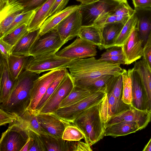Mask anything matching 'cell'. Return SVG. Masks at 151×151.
<instances>
[{"instance_id": "36", "label": "cell", "mask_w": 151, "mask_h": 151, "mask_svg": "<svg viewBox=\"0 0 151 151\" xmlns=\"http://www.w3.org/2000/svg\"><path fill=\"white\" fill-rule=\"evenodd\" d=\"M28 32L27 25L24 24L0 39L13 47Z\"/></svg>"}, {"instance_id": "9", "label": "cell", "mask_w": 151, "mask_h": 151, "mask_svg": "<svg viewBox=\"0 0 151 151\" xmlns=\"http://www.w3.org/2000/svg\"><path fill=\"white\" fill-rule=\"evenodd\" d=\"M71 60L61 57L56 53L44 56H32L26 70L37 73L66 68Z\"/></svg>"}, {"instance_id": "29", "label": "cell", "mask_w": 151, "mask_h": 151, "mask_svg": "<svg viewBox=\"0 0 151 151\" xmlns=\"http://www.w3.org/2000/svg\"><path fill=\"white\" fill-rule=\"evenodd\" d=\"M78 37L95 44L99 49H104L101 29L94 24L82 25Z\"/></svg>"}, {"instance_id": "38", "label": "cell", "mask_w": 151, "mask_h": 151, "mask_svg": "<svg viewBox=\"0 0 151 151\" xmlns=\"http://www.w3.org/2000/svg\"><path fill=\"white\" fill-rule=\"evenodd\" d=\"M63 139L70 141H79L84 138L82 132L75 125L71 124L65 128L63 134Z\"/></svg>"}, {"instance_id": "23", "label": "cell", "mask_w": 151, "mask_h": 151, "mask_svg": "<svg viewBox=\"0 0 151 151\" xmlns=\"http://www.w3.org/2000/svg\"><path fill=\"white\" fill-rule=\"evenodd\" d=\"M140 130V127L135 122H121L106 127L104 136L116 137L126 135Z\"/></svg>"}, {"instance_id": "6", "label": "cell", "mask_w": 151, "mask_h": 151, "mask_svg": "<svg viewBox=\"0 0 151 151\" xmlns=\"http://www.w3.org/2000/svg\"><path fill=\"white\" fill-rule=\"evenodd\" d=\"M65 44L55 28L40 35L31 48L29 56L37 57L55 54Z\"/></svg>"}, {"instance_id": "10", "label": "cell", "mask_w": 151, "mask_h": 151, "mask_svg": "<svg viewBox=\"0 0 151 151\" xmlns=\"http://www.w3.org/2000/svg\"><path fill=\"white\" fill-rule=\"evenodd\" d=\"M66 68L51 70L40 76L34 81L31 91L30 103L27 110L34 112L49 86Z\"/></svg>"}, {"instance_id": "46", "label": "cell", "mask_w": 151, "mask_h": 151, "mask_svg": "<svg viewBox=\"0 0 151 151\" xmlns=\"http://www.w3.org/2000/svg\"><path fill=\"white\" fill-rule=\"evenodd\" d=\"M13 47L0 39V50L1 55L6 60L12 54Z\"/></svg>"}, {"instance_id": "53", "label": "cell", "mask_w": 151, "mask_h": 151, "mask_svg": "<svg viewBox=\"0 0 151 151\" xmlns=\"http://www.w3.org/2000/svg\"><path fill=\"white\" fill-rule=\"evenodd\" d=\"M77 1L80 2L82 4H90L95 0H76Z\"/></svg>"}, {"instance_id": "52", "label": "cell", "mask_w": 151, "mask_h": 151, "mask_svg": "<svg viewBox=\"0 0 151 151\" xmlns=\"http://www.w3.org/2000/svg\"><path fill=\"white\" fill-rule=\"evenodd\" d=\"M143 151H151V137L147 144L144 147Z\"/></svg>"}, {"instance_id": "30", "label": "cell", "mask_w": 151, "mask_h": 151, "mask_svg": "<svg viewBox=\"0 0 151 151\" xmlns=\"http://www.w3.org/2000/svg\"><path fill=\"white\" fill-rule=\"evenodd\" d=\"M17 117L28 130L32 131L39 135L43 134L35 113L27 109L22 114Z\"/></svg>"}, {"instance_id": "51", "label": "cell", "mask_w": 151, "mask_h": 151, "mask_svg": "<svg viewBox=\"0 0 151 151\" xmlns=\"http://www.w3.org/2000/svg\"><path fill=\"white\" fill-rule=\"evenodd\" d=\"M30 142V138L29 137L27 142L22 148L20 151H29Z\"/></svg>"}, {"instance_id": "2", "label": "cell", "mask_w": 151, "mask_h": 151, "mask_svg": "<svg viewBox=\"0 0 151 151\" xmlns=\"http://www.w3.org/2000/svg\"><path fill=\"white\" fill-rule=\"evenodd\" d=\"M39 74L26 70L16 79L8 97L0 104V108L17 116L22 114L31 101V91Z\"/></svg>"}, {"instance_id": "33", "label": "cell", "mask_w": 151, "mask_h": 151, "mask_svg": "<svg viewBox=\"0 0 151 151\" xmlns=\"http://www.w3.org/2000/svg\"><path fill=\"white\" fill-rule=\"evenodd\" d=\"M113 76L110 75L102 76L79 87L86 89L92 93L102 91L107 93V84Z\"/></svg>"}, {"instance_id": "5", "label": "cell", "mask_w": 151, "mask_h": 151, "mask_svg": "<svg viewBox=\"0 0 151 151\" xmlns=\"http://www.w3.org/2000/svg\"><path fill=\"white\" fill-rule=\"evenodd\" d=\"M106 93L99 91L70 106L59 108L53 112L59 117L69 124H73L76 119L82 112L101 102Z\"/></svg>"}, {"instance_id": "35", "label": "cell", "mask_w": 151, "mask_h": 151, "mask_svg": "<svg viewBox=\"0 0 151 151\" xmlns=\"http://www.w3.org/2000/svg\"><path fill=\"white\" fill-rule=\"evenodd\" d=\"M35 10L23 12L18 15L5 30L0 38L11 33L23 24L27 25L34 15Z\"/></svg>"}, {"instance_id": "13", "label": "cell", "mask_w": 151, "mask_h": 151, "mask_svg": "<svg viewBox=\"0 0 151 151\" xmlns=\"http://www.w3.org/2000/svg\"><path fill=\"white\" fill-rule=\"evenodd\" d=\"M82 25V15L79 7L65 18L55 28L61 40L65 43L78 36Z\"/></svg>"}, {"instance_id": "1", "label": "cell", "mask_w": 151, "mask_h": 151, "mask_svg": "<svg viewBox=\"0 0 151 151\" xmlns=\"http://www.w3.org/2000/svg\"><path fill=\"white\" fill-rule=\"evenodd\" d=\"M120 65L93 57L72 60L66 68L69 70L74 86L80 87L104 75L122 74L124 69Z\"/></svg>"}, {"instance_id": "50", "label": "cell", "mask_w": 151, "mask_h": 151, "mask_svg": "<svg viewBox=\"0 0 151 151\" xmlns=\"http://www.w3.org/2000/svg\"><path fill=\"white\" fill-rule=\"evenodd\" d=\"M91 146L87 143L76 141L74 145L73 151H92Z\"/></svg>"}, {"instance_id": "3", "label": "cell", "mask_w": 151, "mask_h": 151, "mask_svg": "<svg viewBox=\"0 0 151 151\" xmlns=\"http://www.w3.org/2000/svg\"><path fill=\"white\" fill-rule=\"evenodd\" d=\"M101 102L81 113L73 124L82 132L85 142L91 146L104 136L105 123L100 114Z\"/></svg>"}, {"instance_id": "54", "label": "cell", "mask_w": 151, "mask_h": 151, "mask_svg": "<svg viewBox=\"0 0 151 151\" xmlns=\"http://www.w3.org/2000/svg\"><path fill=\"white\" fill-rule=\"evenodd\" d=\"M116 1H117L119 2H122L127 1V0H114Z\"/></svg>"}, {"instance_id": "4", "label": "cell", "mask_w": 151, "mask_h": 151, "mask_svg": "<svg viewBox=\"0 0 151 151\" xmlns=\"http://www.w3.org/2000/svg\"><path fill=\"white\" fill-rule=\"evenodd\" d=\"M28 130L17 119L2 134L0 151H20L29 138Z\"/></svg>"}, {"instance_id": "27", "label": "cell", "mask_w": 151, "mask_h": 151, "mask_svg": "<svg viewBox=\"0 0 151 151\" xmlns=\"http://www.w3.org/2000/svg\"><path fill=\"white\" fill-rule=\"evenodd\" d=\"M32 57L30 56L11 55L7 60L9 70L14 80H16L25 70Z\"/></svg>"}, {"instance_id": "39", "label": "cell", "mask_w": 151, "mask_h": 151, "mask_svg": "<svg viewBox=\"0 0 151 151\" xmlns=\"http://www.w3.org/2000/svg\"><path fill=\"white\" fill-rule=\"evenodd\" d=\"M28 133L30 138L29 151H46L40 135L31 130L28 131Z\"/></svg>"}, {"instance_id": "25", "label": "cell", "mask_w": 151, "mask_h": 151, "mask_svg": "<svg viewBox=\"0 0 151 151\" xmlns=\"http://www.w3.org/2000/svg\"><path fill=\"white\" fill-rule=\"evenodd\" d=\"M124 25L121 23L115 22L106 24L101 29L104 49L114 46L115 40Z\"/></svg>"}, {"instance_id": "34", "label": "cell", "mask_w": 151, "mask_h": 151, "mask_svg": "<svg viewBox=\"0 0 151 151\" xmlns=\"http://www.w3.org/2000/svg\"><path fill=\"white\" fill-rule=\"evenodd\" d=\"M122 75L123 83L122 100L125 104L132 106L131 69L128 70L124 69Z\"/></svg>"}, {"instance_id": "40", "label": "cell", "mask_w": 151, "mask_h": 151, "mask_svg": "<svg viewBox=\"0 0 151 151\" xmlns=\"http://www.w3.org/2000/svg\"><path fill=\"white\" fill-rule=\"evenodd\" d=\"M135 12L127 1L120 2L115 7L113 14L116 17L122 16L130 18Z\"/></svg>"}, {"instance_id": "41", "label": "cell", "mask_w": 151, "mask_h": 151, "mask_svg": "<svg viewBox=\"0 0 151 151\" xmlns=\"http://www.w3.org/2000/svg\"><path fill=\"white\" fill-rule=\"evenodd\" d=\"M48 0H18L24 7L23 12L35 10Z\"/></svg>"}, {"instance_id": "7", "label": "cell", "mask_w": 151, "mask_h": 151, "mask_svg": "<svg viewBox=\"0 0 151 151\" xmlns=\"http://www.w3.org/2000/svg\"><path fill=\"white\" fill-rule=\"evenodd\" d=\"M121 2L114 0H95L87 4L79 5L82 17V25L93 24L101 14L113 12L116 6Z\"/></svg>"}, {"instance_id": "22", "label": "cell", "mask_w": 151, "mask_h": 151, "mask_svg": "<svg viewBox=\"0 0 151 151\" xmlns=\"http://www.w3.org/2000/svg\"><path fill=\"white\" fill-rule=\"evenodd\" d=\"M40 137L46 151H73L76 141L65 140L48 134H40Z\"/></svg>"}, {"instance_id": "14", "label": "cell", "mask_w": 151, "mask_h": 151, "mask_svg": "<svg viewBox=\"0 0 151 151\" xmlns=\"http://www.w3.org/2000/svg\"><path fill=\"white\" fill-rule=\"evenodd\" d=\"M43 132L57 138H62L65 128L69 124L59 117L54 112L35 114Z\"/></svg>"}, {"instance_id": "44", "label": "cell", "mask_w": 151, "mask_h": 151, "mask_svg": "<svg viewBox=\"0 0 151 151\" xmlns=\"http://www.w3.org/2000/svg\"><path fill=\"white\" fill-rule=\"evenodd\" d=\"M17 116L6 111L2 109H0V126H1L10 124L16 120Z\"/></svg>"}, {"instance_id": "45", "label": "cell", "mask_w": 151, "mask_h": 151, "mask_svg": "<svg viewBox=\"0 0 151 151\" xmlns=\"http://www.w3.org/2000/svg\"><path fill=\"white\" fill-rule=\"evenodd\" d=\"M69 0H55L50 12L49 17L55 14L64 9Z\"/></svg>"}, {"instance_id": "21", "label": "cell", "mask_w": 151, "mask_h": 151, "mask_svg": "<svg viewBox=\"0 0 151 151\" xmlns=\"http://www.w3.org/2000/svg\"><path fill=\"white\" fill-rule=\"evenodd\" d=\"M79 5L68 6L62 11L48 17L39 29L40 35L52 30L65 18L79 7Z\"/></svg>"}, {"instance_id": "26", "label": "cell", "mask_w": 151, "mask_h": 151, "mask_svg": "<svg viewBox=\"0 0 151 151\" xmlns=\"http://www.w3.org/2000/svg\"><path fill=\"white\" fill-rule=\"evenodd\" d=\"M55 0H48L35 11L27 25L29 32L37 30L49 17V14Z\"/></svg>"}, {"instance_id": "37", "label": "cell", "mask_w": 151, "mask_h": 151, "mask_svg": "<svg viewBox=\"0 0 151 151\" xmlns=\"http://www.w3.org/2000/svg\"><path fill=\"white\" fill-rule=\"evenodd\" d=\"M68 72L67 68L49 86L46 92L37 105L35 110L34 112L35 114L38 112L41 109L48 99L53 93L60 83L65 76Z\"/></svg>"}, {"instance_id": "19", "label": "cell", "mask_w": 151, "mask_h": 151, "mask_svg": "<svg viewBox=\"0 0 151 151\" xmlns=\"http://www.w3.org/2000/svg\"><path fill=\"white\" fill-rule=\"evenodd\" d=\"M0 101L3 103L9 96L15 83L9 70L7 60L0 55Z\"/></svg>"}, {"instance_id": "43", "label": "cell", "mask_w": 151, "mask_h": 151, "mask_svg": "<svg viewBox=\"0 0 151 151\" xmlns=\"http://www.w3.org/2000/svg\"><path fill=\"white\" fill-rule=\"evenodd\" d=\"M142 57L151 71V32L144 45Z\"/></svg>"}, {"instance_id": "47", "label": "cell", "mask_w": 151, "mask_h": 151, "mask_svg": "<svg viewBox=\"0 0 151 151\" xmlns=\"http://www.w3.org/2000/svg\"><path fill=\"white\" fill-rule=\"evenodd\" d=\"M107 50L101 55L100 58H103L111 56L123 54L122 46H114Z\"/></svg>"}, {"instance_id": "55", "label": "cell", "mask_w": 151, "mask_h": 151, "mask_svg": "<svg viewBox=\"0 0 151 151\" xmlns=\"http://www.w3.org/2000/svg\"></svg>"}, {"instance_id": "8", "label": "cell", "mask_w": 151, "mask_h": 151, "mask_svg": "<svg viewBox=\"0 0 151 151\" xmlns=\"http://www.w3.org/2000/svg\"><path fill=\"white\" fill-rule=\"evenodd\" d=\"M96 45L79 37L71 44L58 51V56L71 60L94 57L96 55Z\"/></svg>"}, {"instance_id": "24", "label": "cell", "mask_w": 151, "mask_h": 151, "mask_svg": "<svg viewBox=\"0 0 151 151\" xmlns=\"http://www.w3.org/2000/svg\"><path fill=\"white\" fill-rule=\"evenodd\" d=\"M134 10L138 17L136 27L138 33L144 45L151 32V11L142 9Z\"/></svg>"}, {"instance_id": "18", "label": "cell", "mask_w": 151, "mask_h": 151, "mask_svg": "<svg viewBox=\"0 0 151 151\" xmlns=\"http://www.w3.org/2000/svg\"><path fill=\"white\" fill-rule=\"evenodd\" d=\"M134 68L138 73L142 82L146 110L151 114V71L143 58L135 63Z\"/></svg>"}, {"instance_id": "17", "label": "cell", "mask_w": 151, "mask_h": 151, "mask_svg": "<svg viewBox=\"0 0 151 151\" xmlns=\"http://www.w3.org/2000/svg\"><path fill=\"white\" fill-rule=\"evenodd\" d=\"M131 106L116 101L111 92L106 93L101 103V118L105 124L111 116L130 108Z\"/></svg>"}, {"instance_id": "31", "label": "cell", "mask_w": 151, "mask_h": 151, "mask_svg": "<svg viewBox=\"0 0 151 151\" xmlns=\"http://www.w3.org/2000/svg\"><path fill=\"white\" fill-rule=\"evenodd\" d=\"M89 91L74 86L69 94L60 103L59 108L73 105L91 95Z\"/></svg>"}, {"instance_id": "16", "label": "cell", "mask_w": 151, "mask_h": 151, "mask_svg": "<svg viewBox=\"0 0 151 151\" xmlns=\"http://www.w3.org/2000/svg\"><path fill=\"white\" fill-rule=\"evenodd\" d=\"M125 58V64L129 65L143 56L144 45L139 37L136 27L122 46Z\"/></svg>"}, {"instance_id": "48", "label": "cell", "mask_w": 151, "mask_h": 151, "mask_svg": "<svg viewBox=\"0 0 151 151\" xmlns=\"http://www.w3.org/2000/svg\"><path fill=\"white\" fill-rule=\"evenodd\" d=\"M134 9H142L151 11V0H132Z\"/></svg>"}, {"instance_id": "28", "label": "cell", "mask_w": 151, "mask_h": 151, "mask_svg": "<svg viewBox=\"0 0 151 151\" xmlns=\"http://www.w3.org/2000/svg\"><path fill=\"white\" fill-rule=\"evenodd\" d=\"M40 35L39 29L29 32L13 47L12 54L29 56L30 49Z\"/></svg>"}, {"instance_id": "32", "label": "cell", "mask_w": 151, "mask_h": 151, "mask_svg": "<svg viewBox=\"0 0 151 151\" xmlns=\"http://www.w3.org/2000/svg\"><path fill=\"white\" fill-rule=\"evenodd\" d=\"M137 21L138 17L135 11L133 15L124 24L115 40L114 46H122L123 45L131 34L134 28L137 26Z\"/></svg>"}, {"instance_id": "15", "label": "cell", "mask_w": 151, "mask_h": 151, "mask_svg": "<svg viewBox=\"0 0 151 151\" xmlns=\"http://www.w3.org/2000/svg\"><path fill=\"white\" fill-rule=\"evenodd\" d=\"M24 10L23 6L18 0H0V37Z\"/></svg>"}, {"instance_id": "12", "label": "cell", "mask_w": 151, "mask_h": 151, "mask_svg": "<svg viewBox=\"0 0 151 151\" xmlns=\"http://www.w3.org/2000/svg\"><path fill=\"white\" fill-rule=\"evenodd\" d=\"M151 120V114L147 110H141L132 106L111 116L105 123V128L123 122H135L141 130L145 128Z\"/></svg>"}, {"instance_id": "20", "label": "cell", "mask_w": 151, "mask_h": 151, "mask_svg": "<svg viewBox=\"0 0 151 151\" xmlns=\"http://www.w3.org/2000/svg\"><path fill=\"white\" fill-rule=\"evenodd\" d=\"M132 106L141 110H146L144 90L139 75L134 68L131 69Z\"/></svg>"}, {"instance_id": "11", "label": "cell", "mask_w": 151, "mask_h": 151, "mask_svg": "<svg viewBox=\"0 0 151 151\" xmlns=\"http://www.w3.org/2000/svg\"><path fill=\"white\" fill-rule=\"evenodd\" d=\"M74 86L73 80L70 73L68 72L37 113L52 112L56 111L59 108L62 101L69 94Z\"/></svg>"}, {"instance_id": "49", "label": "cell", "mask_w": 151, "mask_h": 151, "mask_svg": "<svg viewBox=\"0 0 151 151\" xmlns=\"http://www.w3.org/2000/svg\"><path fill=\"white\" fill-rule=\"evenodd\" d=\"M100 60L110 61L120 64H125V58L124 53L103 58H99Z\"/></svg>"}, {"instance_id": "42", "label": "cell", "mask_w": 151, "mask_h": 151, "mask_svg": "<svg viewBox=\"0 0 151 151\" xmlns=\"http://www.w3.org/2000/svg\"><path fill=\"white\" fill-rule=\"evenodd\" d=\"M113 12H106L100 15L93 24L101 29L106 24L116 22V17L113 14Z\"/></svg>"}]
</instances>
